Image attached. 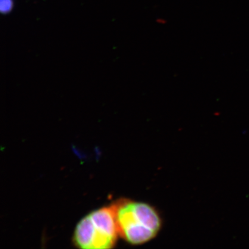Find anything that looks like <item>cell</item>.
Wrapping results in <instances>:
<instances>
[{"label": "cell", "mask_w": 249, "mask_h": 249, "mask_svg": "<svg viewBox=\"0 0 249 249\" xmlns=\"http://www.w3.org/2000/svg\"><path fill=\"white\" fill-rule=\"evenodd\" d=\"M115 203L118 232L130 244H145L160 232L161 218L151 205L128 200H120Z\"/></svg>", "instance_id": "6da1fadb"}, {"label": "cell", "mask_w": 249, "mask_h": 249, "mask_svg": "<svg viewBox=\"0 0 249 249\" xmlns=\"http://www.w3.org/2000/svg\"><path fill=\"white\" fill-rule=\"evenodd\" d=\"M13 8V0H0V10L2 14H8Z\"/></svg>", "instance_id": "3957f363"}, {"label": "cell", "mask_w": 249, "mask_h": 249, "mask_svg": "<svg viewBox=\"0 0 249 249\" xmlns=\"http://www.w3.org/2000/svg\"><path fill=\"white\" fill-rule=\"evenodd\" d=\"M118 236L116 205L92 212L78 223L74 232V245L80 249L113 248Z\"/></svg>", "instance_id": "7a4b0ae2"}]
</instances>
